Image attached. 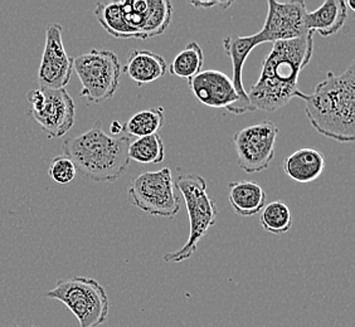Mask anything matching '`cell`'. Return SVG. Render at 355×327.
I'll return each instance as SVG.
<instances>
[{"label": "cell", "instance_id": "ffe728a7", "mask_svg": "<svg viewBox=\"0 0 355 327\" xmlns=\"http://www.w3.org/2000/svg\"><path fill=\"white\" fill-rule=\"evenodd\" d=\"M205 63V55L202 48L197 42H191L184 49L175 55L171 62L169 72L171 75L180 78L191 80V77L198 75Z\"/></svg>", "mask_w": 355, "mask_h": 327}, {"label": "cell", "instance_id": "8992f818", "mask_svg": "<svg viewBox=\"0 0 355 327\" xmlns=\"http://www.w3.org/2000/svg\"><path fill=\"white\" fill-rule=\"evenodd\" d=\"M47 299L62 302L69 308L81 327H98L109 317L107 293L98 281L87 277L60 280L46 293Z\"/></svg>", "mask_w": 355, "mask_h": 327}, {"label": "cell", "instance_id": "9c48e42d", "mask_svg": "<svg viewBox=\"0 0 355 327\" xmlns=\"http://www.w3.org/2000/svg\"><path fill=\"white\" fill-rule=\"evenodd\" d=\"M31 116L49 139L66 135L73 127L76 105L66 89H32L27 94Z\"/></svg>", "mask_w": 355, "mask_h": 327}, {"label": "cell", "instance_id": "ba28073f", "mask_svg": "<svg viewBox=\"0 0 355 327\" xmlns=\"http://www.w3.org/2000/svg\"><path fill=\"white\" fill-rule=\"evenodd\" d=\"M129 199L131 204L153 217L174 218L180 211V198L169 168L143 173L132 179Z\"/></svg>", "mask_w": 355, "mask_h": 327}, {"label": "cell", "instance_id": "d4e9b609", "mask_svg": "<svg viewBox=\"0 0 355 327\" xmlns=\"http://www.w3.org/2000/svg\"><path fill=\"white\" fill-rule=\"evenodd\" d=\"M110 131H111V134L114 136H119V135H121L123 132V125H121L119 121H114V123H111V126H110Z\"/></svg>", "mask_w": 355, "mask_h": 327}, {"label": "cell", "instance_id": "cb8c5ba5", "mask_svg": "<svg viewBox=\"0 0 355 327\" xmlns=\"http://www.w3.org/2000/svg\"><path fill=\"white\" fill-rule=\"evenodd\" d=\"M191 6L197 8H214V7H223L227 9L228 7H231L233 3L232 1H191Z\"/></svg>", "mask_w": 355, "mask_h": 327}, {"label": "cell", "instance_id": "5bb4252c", "mask_svg": "<svg viewBox=\"0 0 355 327\" xmlns=\"http://www.w3.org/2000/svg\"><path fill=\"white\" fill-rule=\"evenodd\" d=\"M260 44L262 43L257 35H247V37H225L223 39L225 53L230 55L232 62L233 78L231 81L239 97V103L227 109V111L233 115H243L247 112H251L250 100L242 81V73H243V66L247 57Z\"/></svg>", "mask_w": 355, "mask_h": 327}, {"label": "cell", "instance_id": "4316f807", "mask_svg": "<svg viewBox=\"0 0 355 327\" xmlns=\"http://www.w3.org/2000/svg\"><path fill=\"white\" fill-rule=\"evenodd\" d=\"M14 327H19V326H14Z\"/></svg>", "mask_w": 355, "mask_h": 327}, {"label": "cell", "instance_id": "52a82bcc", "mask_svg": "<svg viewBox=\"0 0 355 327\" xmlns=\"http://www.w3.org/2000/svg\"><path fill=\"white\" fill-rule=\"evenodd\" d=\"M73 71L83 85L81 97L100 103L116 94L123 67L117 55L106 49H91L73 58Z\"/></svg>", "mask_w": 355, "mask_h": 327}, {"label": "cell", "instance_id": "2e32d148", "mask_svg": "<svg viewBox=\"0 0 355 327\" xmlns=\"http://www.w3.org/2000/svg\"><path fill=\"white\" fill-rule=\"evenodd\" d=\"M168 71V64L162 55L148 49H134L128 57L123 72L139 86L162 78Z\"/></svg>", "mask_w": 355, "mask_h": 327}, {"label": "cell", "instance_id": "6da1fadb", "mask_svg": "<svg viewBox=\"0 0 355 327\" xmlns=\"http://www.w3.org/2000/svg\"><path fill=\"white\" fill-rule=\"evenodd\" d=\"M314 53V35L273 43L262 63L260 78L247 92L251 112L272 114L285 107L300 92L299 77Z\"/></svg>", "mask_w": 355, "mask_h": 327}, {"label": "cell", "instance_id": "44dd1931", "mask_svg": "<svg viewBox=\"0 0 355 327\" xmlns=\"http://www.w3.org/2000/svg\"><path fill=\"white\" fill-rule=\"evenodd\" d=\"M164 143L157 134L139 137L129 145V160L139 164H160L164 161Z\"/></svg>", "mask_w": 355, "mask_h": 327}, {"label": "cell", "instance_id": "8fae6325", "mask_svg": "<svg viewBox=\"0 0 355 327\" xmlns=\"http://www.w3.org/2000/svg\"><path fill=\"white\" fill-rule=\"evenodd\" d=\"M267 17L259 35L261 43H277V42L297 39L308 35L306 15L308 8L305 1H285L276 0L267 1Z\"/></svg>", "mask_w": 355, "mask_h": 327}, {"label": "cell", "instance_id": "3957f363", "mask_svg": "<svg viewBox=\"0 0 355 327\" xmlns=\"http://www.w3.org/2000/svg\"><path fill=\"white\" fill-rule=\"evenodd\" d=\"M131 137L123 132L110 136L101 127V121L81 135L69 137L63 143L64 155L83 177L95 183H114L129 168Z\"/></svg>", "mask_w": 355, "mask_h": 327}, {"label": "cell", "instance_id": "7a4b0ae2", "mask_svg": "<svg viewBox=\"0 0 355 327\" xmlns=\"http://www.w3.org/2000/svg\"><path fill=\"white\" fill-rule=\"evenodd\" d=\"M309 121L320 135L338 143L355 140V62L340 76L328 72L310 95L300 91Z\"/></svg>", "mask_w": 355, "mask_h": 327}, {"label": "cell", "instance_id": "603a6c76", "mask_svg": "<svg viewBox=\"0 0 355 327\" xmlns=\"http://www.w3.org/2000/svg\"><path fill=\"white\" fill-rule=\"evenodd\" d=\"M48 175L57 184H69L77 175V169L73 161L63 154L53 159L48 169Z\"/></svg>", "mask_w": 355, "mask_h": 327}, {"label": "cell", "instance_id": "d6986e66", "mask_svg": "<svg viewBox=\"0 0 355 327\" xmlns=\"http://www.w3.org/2000/svg\"><path fill=\"white\" fill-rule=\"evenodd\" d=\"M165 121L164 109L153 107L143 109L128 120L123 125V132L129 136L139 137L150 136L157 134V131L163 127Z\"/></svg>", "mask_w": 355, "mask_h": 327}, {"label": "cell", "instance_id": "277c9868", "mask_svg": "<svg viewBox=\"0 0 355 327\" xmlns=\"http://www.w3.org/2000/svg\"><path fill=\"white\" fill-rule=\"evenodd\" d=\"M173 6L168 0H125L97 3L95 17L110 35L148 41L169 27Z\"/></svg>", "mask_w": 355, "mask_h": 327}, {"label": "cell", "instance_id": "30bf717a", "mask_svg": "<svg viewBox=\"0 0 355 327\" xmlns=\"http://www.w3.org/2000/svg\"><path fill=\"white\" fill-rule=\"evenodd\" d=\"M279 127L265 120L247 126L233 135L239 169L247 174L266 170L275 157Z\"/></svg>", "mask_w": 355, "mask_h": 327}, {"label": "cell", "instance_id": "e0dca14e", "mask_svg": "<svg viewBox=\"0 0 355 327\" xmlns=\"http://www.w3.org/2000/svg\"><path fill=\"white\" fill-rule=\"evenodd\" d=\"M325 170V159L315 149L304 148L295 151L284 161V171L287 177L297 183H311Z\"/></svg>", "mask_w": 355, "mask_h": 327}, {"label": "cell", "instance_id": "9a60e30c", "mask_svg": "<svg viewBox=\"0 0 355 327\" xmlns=\"http://www.w3.org/2000/svg\"><path fill=\"white\" fill-rule=\"evenodd\" d=\"M348 7L344 0H327L314 12H308L306 29L322 35H336L342 30L348 19Z\"/></svg>", "mask_w": 355, "mask_h": 327}, {"label": "cell", "instance_id": "7402d4cb", "mask_svg": "<svg viewBox=\"0 0 355 327\" xmlns=\"http://www.w3.org/2000/svg\"><path fill=\"white\" fill-rule=\"evenodd\" d=\"M260 223L267 233L285 234L293 227L290 208L280 200L265 205L261 211Z\"/></svg>", "mask_w": 355, "mask_h": 327}, {"label": "cell", "instance_id": "484cf974", "mask_svg": "<svg viewBox=\"0 0 355 327\" xmlns=\"http://www.w3.org/2000/svg\"><path fill=\"white\" fill-rule=\"evenodd\" d=\"M345 3H347V7H350L352 12H355V4L353 0H348V1H345Z\"/></svg>", "mask_w": 355, "mask_h": 327}, {"label": "cell", "instance_id": "4fadbf2b", "mask_svg": "<svg viewBox=\"0 0 355 327\" xmlns=\"http://www.w3.org/2000/svg\"><path fill=\"white\" fill-rule=\"evenodd\" d=\"M188 86L199 103L208 107L228 109L239 101L231 78L220 71H200L188 80Z\"/></svg>", "mask_w": 355, "mask_h": 327}, {"label": "cell", "instance_id": "5b68a950", "mask_svg": "<svg viewBox=\"0 0 355 327\" xmlns=\"http://www.w3.org/2000/svg\"><path fill=\"white\" fill-rule=\"evenodd\" d=\"M174 185L184 199L189 217V237L183 248L165 254L164 262L166 263H180L191 258L194 252H197L199 242L216 225L218 215V206L207 191L205 177L182 173Z\"/></svg>", "mask_w": 355, "mask_h": 327}, {"label": "cell", "instance_id": "7c38bea8", "mask_svg": "<svg viewBox=\"0 0 355 327\" xmlns=\"http://www.w3.org/2000/svg\"><path fill=\"white\" fill-rule=\"evenodd\" d=\"M61 24L52 23L46 30V44L38 69V83L42 89H61L71 81L73 58L66 52Z\"/></svg>", "mask_w": 355, "mask_h": 327}, {"label": "cell", "instance_id": "ac0fdd59", "mask_svg": "<svg viewBox=\"0 0 355 327\" xmlns=\"http://www.w3.org/2000/svg\"><path fill=\"white\" fill-rule=\"evenodd\" d=\"M230 204L241 217H252L266 205L267 195L254 182H236L228 185Z\"/></svg>", "mask_w": 355, "mask_h": 327}]
</instances>
